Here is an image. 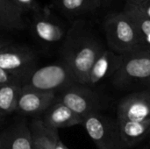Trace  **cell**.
Segmentation results:
<instances>
[{"label": "cell", "instance_id": "obj_1", "mask_svg": "<svg viewBox=\"0 0 150 149\" xmlns=\"http://www.w3.org/2000/svg\"><path fill=\"white\" fill-rule=\"evenodd\" d=\"M106 48L94 24L85 18L70 23L59 54L76 82L87 85L94 62Z\"/></svg>", "mask_w": 150, "mask_h": 149}, {"label": "cell", "instance_id": "obj_2", "mask_svg": "<svg viewBox=\"0 0 150 149\" xmlns=\"http://www.w3.org/2000/svg\"><path fill=\"white\" fill-rule=\"evenodd\" d=\"M103 31L108 48L116 54L140 51L138 29L133 18L124 10L107 13L103 20Z\"/></svg>", "mask_w": 150, "mask_h": 149}, {"label": "cell", "instance_id": "obj_3", "mask_svg": "<svg viewBox=\"0 0 150 149\" xmlns=\"http://www.w3.org/2000/svg\"><path fill=\"white\" fill-rule=\"evenodd\" d=\"M112 84L123 90L150 89V54L134 51L122 54L121 64L112 77Z\"/></svg>", "mask_w": 150, "mask_h": 149}, {"label": "cell", "instance_id": "obj_4", "mask_svg": "<svg viewBox=\"0 0 150 149\" xmlns=\"http://www.w3.org/2000/svg\"><path fill=\"white\" fill-rule=\"evenodd\" d=\"M69 68L62 61L34 69L24 81L22 86L41 92H54L76 83Z\"/></svg>", "mask_w": 150, "mask_h": 149}, {"label": "cell", "instance_id": "obj_5", "mask_svg": "<svg viewBox=\"0 0 150 149\" xmlns=\"http://www.w3.org/2000/svg\"><path fill=\"white\" fill-rule=\"evenodd\" d=\"M82 125L98 149H127L117 119L97 112L85 117Z\"/></svg>", "mask_w": 150, "mask_h": 149}, {"label": "cell", "instance_id": "obj_6", "mask_svg": "<svg viewBox=\"0 0 150 149\" xmlns=\"http://www.w3.org/2000/svg\"><path fill=\"white\" fill-rule=\"evenodd\" d=\"M54 102L65 105L83 119L105 108L102 97L93 88L77 83L56 93Z\"/></svg>", "mask_w": 150, "mask_h": 149}, {"label": "cell", "instance_id": "obj_7", "mask_svg": "<svg viewBox=\"0 0 150 149\" xmlns=\"http://www.w3.org/2000/svg\"><path fill=\"white\" fill-rule=\"evenodd\" d=\"M28 25L34 38L46 46L56 44L61 46L70 25L47 7H42L40 11L30 14Z\"/></svg>", "mask_w": 150, "mask_h": 149}, {"label": "cell", "instance_id": "obj_8", "mask_svg": "<svg viewBox=\"0 0 150 149\" xmlns=\"http://www.w3.org/2000/svg\"><path fill=\"white\" fill-rule=\"evenodd\" d=\"M36 65L37 55L28 47L8 43L0 48V68L18 79L22 84L36 69Z\"/></svg>", "mask_w": 150, "mask_h": 149}, {"label": "cell", "instance_id": "obj_9", "mask_svg": "<svg viewBox=\"0 0 150 149\" xmlns=\"http://www.w3.org/2000/svg\"><path fill=\"white\" fill-rule=\"evenodd\" d=\"M117 119L130 121L150 119V89L137 90L122 97L117 108Z\"/></svg>", "mask_w": 150, "mask_h": 149}, {"label": "cell", "instance_id": "obj_10", "mask_svg": "<svg viewBox=\"0 0 150 149\" xmlns=\"http://www.w3.org/2000/svg\"><path fill=\"white\" fill-rule=\"evenodd\" d=\"M56 93L41 92L22 86L15 112L22 116L40 118L54 103Z\"/></svg>", "mask_w": 150, "mask_h": 149}, {"label": "cell", "instance_id": "obj_11", "mask_svg": "<svg viewBox=\"0 0 150 149\" xmlns=\"http://www.w3.org/2000/svg\"><path fill=\"white\" fill-rule=\"evenodd\" d=\"M103 4L104 0H51L52 8L71 23L96 13Z\"/></svg>", "mask_w": 150, "mask_h": 149}, {"label": "cell", "instance_id": "obj_12", "mask_svg": "<svg viewBox=\"0 0 150 149\" xmlns=\"http://www.w3.org/2000/svg\"><path fill=\"white\" fill-rule=\"evenodd\" d=\"M0 149H33L30 126L18 120L0 133Z\"/></svg>", "mask_w": 150, "mask_h": 149}, {"label": "cell", "instance_id": "obj_13", "mask_svg": "<svg viewBox=\"0 0 150 149\" xmlns=\"http://www.w3.org/2000/svg\"><path fill=\"white\" fill-rule=\"evenodd\" d=\"M122 61V54H116L108 47L94 62L88 79L87 85L93 88L104 80L112 78L119 69Z\"/></svg>", "mask_w": 150, "mask_h": 149}, {"label": "cell", "instance_id": "obj_14", "mask_svg": "<svg viewBox=\"0 0 150 149\" xmlns=\"http://www.w3.org/2000/svg\"><path fill=\"white\" fill-rule=\"evenodd\" d=\"M40 119L45 126L54 130L80 125L83 121L81 116L58 102H54Z\"/></svg>", "mask_w": 150, "mask_h": 149}, {"label": "cell", "instance_id": "obj_15", "mask_svg": "<svg viewBox=\"0 0 150 149\" xmlns=\"http://www.w3.org/2000/svg\"><path fill=\"white\" fill-rule=\"evenodd\" d=\"M27 24L25 13L16 0H0V30L20 31Z\"/></svg>", "mask_w": 150, "mask_h": 149}, {"label": "cell", "instance_id": "obj_16", "mask_svg": "<svg viewBox=\"0 0 150 149\" xmlns=\"http://www.w3.org/2000/svg\"><path fill=\"white\" fill-rule=\"evenodd\" d=\"M30 128L33 136V149H60L62 143L58 130L45 126L39 118H34Z\"/></svg>", "mask_w": 150, "mask_h": 149}, {"label": "cell", "instance_id": "obj_17", "mask_svg": "<svg viewBox=\"0 0 150 149\" xmlns=\"http://www.w3.org/2000/svg\"><path fill=\"white\" fill-rule=\"evenodd\" d=\"M121 138L127 148L135 146L150 134V119L146 121H130L118 119Z\"/></svg>", "mask_w": 150, "mask_h": 149}, {"label": "cell", "instance_id": "obj_18", "mask_svg": "<svg viewBox=\"0 0 150 149\" xmlns=\"http://www.w3.org/2000/svg\"><path fill=\"white\" fill-rule=\"evenodd\" d=\"M123 10L133 18L136 25L141 42L140 51L150 54V18L141 14L127 3H125Z\"/></svg>", "mask_w": 150, "mask_h": 149}, {"label": "cell", "instance_id": "obj_19", "mask_svg": "<svg viewBox=\"0 0 150 149\" xmlns=\"http://www.w3.org/2000/svg\"><path fill=\"white\" fill-rule=\"evenodd\" d=\"M21 89V83H10L0 87V112L7 115L16 111Z\"/></svg>", "mask_w": 150, "mask_h": 149}, {"label": "cell", "instance_id": "obj_20", "mask_svg": "<svg viewBox=\"0 0 150 149\" xmlns=\"http://www.w3.org/2000/svg\"><path fill=\"white\" fill-rule=\"evenodd\" d=\"M18 4L21 7L25 14H32L40 11L42 6L38 2V0H16Z\"/></svg>", "mask_w": 150, "mask_h": 149}, {"label": "cell", "instance_id": "obj_21", "mask_svg": "<svg viewBox=\"0 0 150 149\" xmlns=\"http://www.w3.org/2000/svg\"><path fill=\"white\" fill-rule=\"evenodd\" d=\"M126 3H127L129 5H131L133 8H134L137 11H139L146 18H150V0H146L142 2H133L126 0Z\"/></svg>", "mask_w": 150, "mask_h": 149}, {"label": "cell", "instance_id": "obj_22", "mask_svg": "<svg viewBox=\"0 0 150 149\" xmlns=\"http://www.w3.org/2000/svg\"><path fill=\"white\" fill-rule=\"evenodd\" d=\"M10 83H21V82L0 68V87Z\"/></svg>", "mask_w": 150, "mask_h": 149}, {"label": "cell", "instance_id": "obj_23", "mask_svg": "<svg viewBox=\"0 0 150 149\" xmlns=\"http://www.w3.org/2000/svg\"><path fill=\"white\" fill-rule=\"evenodd\" d=\"M5 118H6V115L4 114V113H2V112H0V126L4 123Z\"/></svg>", "mask_w": 150, "mask_h": 149}, {"label": "cell", "instance_id": "obj_24", "mask_svg": "<svg viewBox=\"0 0 150 149\" xmlns=\"http://www.w3.org/2000/svg\"><path fill=\"white\" fill-rule=\"evenodd\" d=\"M2 30H0V32H1ZM5 42H8V41H6V40H3L2 38H1V34H0V43H5Z\"/></svg>", "mask_w": 150, "mask_h": 149}, {"label": "cell", "instance_id": "obj_25", "mask_svg": "<svg viewBox=\"0 0 150 149\" xmlns=\"http://www.w3.org/2000/svg\"><path fill=\"white\" fill-rule=\"evenodd\" d=\"M9 42H5V43H0V48H2L4 46H5V45H7Z\"/></svg>", "mask_w": 150, "mask_h": 149}, {"label": "cell", "instance_id": "obj_26", "mask_svg": "<svg viewBox=\"0 0 150 149\" xmlns=\"http://www.w3.org/2000/svg\"><path fill=\"white\" fill-rule=\"evenodd\" d=\"M128 1H133V2H142V1H146V0H128Z\"/></svg>", "mask_w": 150, "mask_h": 149}]
</instances>
